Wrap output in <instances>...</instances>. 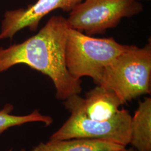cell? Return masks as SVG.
I'll list each match as a JSON object with an SVG mask.
<instances>
[{
  "instance_id": "cell-5",
  "label": "cell",
  "mask_w": 151,
  "mask_h": 151,
  "mask_svg": "<svg viewBox=\"0 0 151 151\" xmlns=\"http://www.w3.org/2000/svg\"><path fill=\"white\" fill-rule=\"evenodd\" d=\"M135 0H83L69 12L68 27L88 35L105 33L116 27L124 17L143 11Z\"/></svg>"
},
{
  "instance_id": "cell-6",
  "label": "cell",
  "mask_w": 151,
  "mask_h": 151,
  "mask_svg": "<svg viewBox=\"0 0 151 151\" xmlns=\"http://www.w3.org/2000/svg\"><path fill=\"white\" fill-rule=\"evenodd\" d=\"M83 0H38L27 9L6 11L2 21L0 40L11 39L17 32L28 27L30 31L38 29L40 20L56 9L70 12Z\"/></svg>"
},
{
  "instance_id": "cell-13",
  "label": "cell",
  "mask_w": 151,
  "mask_h": 151,
  "mask_svg": "<svg viewBox=\"0 0 151 151\" xmlns=\"http://www.w3.org/2000/svg\"><path fill=\"white\" fill-rule=\"evenodd\" d=\"M135 1H138V0H135Z\"/></svg>"
},
{
  "instance_id": "cell-7",
  "label": "cell",
  "mask_w": 151,
  "mask_h": 151,
  "mask_svg": "<svg viewBox=\"0 0 151 151\" xmlns=\"http://www.w3.org/2000/svg\"><path fill=\"white\" fill-rule=\"evenodd\" d=\"M89 119L103 122L110 119L119 111L123 103L111 90L98 86L87 92L85 98L79 95L70 96Z\"/></svg>"
},
{
  "instance_id": "cell-4",
  "label": "cell",
  "mask_w": 151,
  "mask_h": 151,
  "mask_svg": "<svg viewBox=\"0 0 151 151\" xmlns=\"http://www.w3.org/2000/svg\"><path fill=\"white\" fill-rule=\"evenodd\" d=\"M63 104L70 116L50 137L49 140L88 138L106 140L125 147L129 144L132 116L127 110L120 109L110 119L100 122L88 118L70 97L65 99Z\"/></svg>"
},
{
  "instance_id": "cell-11",
  "label": "cell",
  "mask_w": 151,
  "mask_h": 151,
  "mask_svg": "<svg viewBox=\"0 0 151 151\" xmlns=\"http://www.w3.org/2000/svg\"><path fill=\"white\" fill-rule=\"evenodd\" d=\"M106 151H135L133 148H130V149H127L126 147H124L121 149H117V150H111Z\"/></svg>"
},
{
  "instance_id": "cell-3",
  "label": "cell",
  "mask_w": 151,
  "mask_h": 151,
  "mask_svg": "<svg viewBox=\"0 0 151 151\" xmlns=\"http://www.w3.org/2000/svg\"><path fill=\"white\" fill-rule=\"evenodd\" d=\"M151 43L142 48L133 45L104 70L99 85L113 91L124 104L150 94Z\"/></svg>"
},
{
  "instance_id": "cell-2",
  "label": "cell",
  "mask_w": 151,
  "mask_h": 151,
  "mask_svg": "<svg viewBox=\"0 0 151 151\" xmlns=\"http://www.w3.org/2000/svg\"><path fill=\"white\" fill-rule=\"evenodd\" d=\"M133 46L119 44L113 38H92L69 27L65 48L66 67L75 78L88 76L99 85L104 70Z\"/></svg>"
},
{
  "instance_id": "cell-12",
  "label": "cell",
  "mask_w": 151,
  "mask_h": 151,
  "mask_svg": "<svg viewBox=\"0 0 151 151\" xmlns=\"http://www.w3.org/2000/svg\"><path fill=\"white\" fill-rule=\"evenodd\" d=\"M11 151V150H10V151ZM21 151H25V150H24V149H23V150H21Z\"/></svg>"
},
{
  "instance_id": "cell-1",
  "label": "cell",
  "mask_w": 151,
  "mask_h": 151,
  "mask_svg": "<svg viewBox=\"0 0 151 151\" xmlns=\"http://www.w3.org/2000/svg\"><path fill=\"white\" fill-rule=\"evenodd\" d=\"M68 25L62 16L51 17L35 35L21 43L0 48V72L19 64L27 65L48 76L56 89L55 97L65 100L82 90L80 79L70 75L66 67Z\"/></svg>"
},
{
  "instance_id": "cell-8",
  "label": "cell",
  "mask_w": 151,
  "mask_h": 151,
  "mask_svg": "<svg viewBox=\"0 0 151 151\" xmlns=\"http://www.w3.org/2000/svg\"><path fill=\"white\" fill-rule=\"evenodd\" d=\"M130 143L137 151H151V99L139 101L132 116Z\"/></svg>"
},
{
  "instance_id": "cell-10",
  "label": "cell",
  "mask_w": 151,
  "mask_h": 151,
  "mask_svg": "<svg viewBox=\"0 0 151 151\" xmlns=\"http://www.w3.org/2000/svg\"><path fill=\"white\" fill-rule=\"evenodd\" d=\"M14 109L12 104H6L0 110V136L6 130L12 127L31 122H42L45 126H49L53 122L50 116L44 115L37 109L26 115H15L11 114Z\"/></svg>"
},
{
  "instance_id": "cell-9",
  "label": "cell",
  "mask_w": 151,
  "mask_h": 151,
  "mask_svg": "<svg viewBox=\"0 0 151 151\" xmlns=\"http://www.w3.org/2000/svg\"><path fill=\"white\" fill-rule=\"evenodd\" d=\"M124 147H126L106 140L73 138L41 142L34 147L32 151H106Z\"/></svg>"
}]
</instances>
